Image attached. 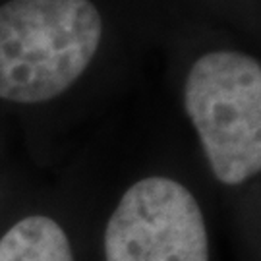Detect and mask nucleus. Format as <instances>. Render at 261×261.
Listing matches in <instances>:
<instances>
[{
  "label": "nucleus",
  "instance_id": "1",
  "mask_svg": "<svg viewBox=\"0 0 261 261\" xmlns=\"http://www.w3.org/2000/svg\"><path fill=\"white\" fill-rule=\"evenodd\" d=\"M103 39L91 0H8L0 6V99L35 105L68 91Z\"/></svg>",
  "mask_w": 261,
  "mask_h": 261
},
{
  "label": "nucleus",
  "instance_id": "2",
  "mask_svg": "<svg viewBox=\"0 0 261 261\" xmlns=\"http://www.w3.org/2000/svg\"><path fill=\"white\" fill-rule=\"evenodd\" d=\"M184 107L215 178L238 186L261 168V64L240 50H211L192 64Z\"/></svg>",
  "mask_w": 261,
  "mask_h": 261
},
{
  "label": "nucleus",
  "instance_id": "3",
  "mask_svg": "<svg viewBox=\"0 0 261 261\" xmlns=\"http://www.w3.org/2000/svg\"><path fill=\"white\" fill-rule=\"evenodd\" d=\"M107 261H209L203 213L172 178L136 182L112 211L105 230Z\"/></svg>",
  "mask_w": 261,
  "mask_h": 261
},
{
  "label": "nucleus",
  "instance_id": "4",
  "mask_svg": "<svg viewBox=\"0 0 261 261\" xmlns=\"http://www.w3.org/2000/svg\"><path fill=\"white\" fill-rule=\"evenodd\" d=\"M0 261H74V255L55 219L29 215L0 238Z\"/></svg>",
  "mask_w": 261,
  "mask_h": 261
}]
</instances>
